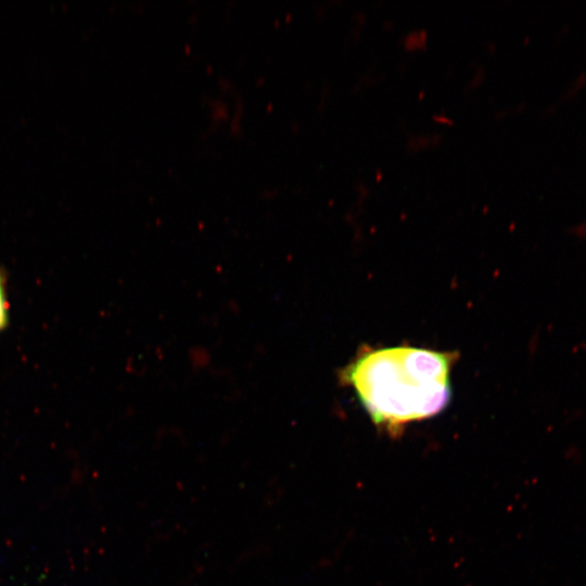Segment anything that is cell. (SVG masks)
<instances>
[{"instance_id": "1", "label": "cell", "mask_w": 586, "mask_h": 586, "mask_svg": "<svg viewBox=\"0 0 586 586\" xmlns=\"http://www.w3.org/2000/svg\"><path fill=\"white\" fill-rule=\"evenodd\" d=\"M457 355L412 346L362 349L341 372L375 426L395 435L440 413L451 396Z\"/></svg>"}, {"instance_id": "2", "label": "cell", "mask_w": 586, "mask_h": 586, "mask_svg": "<svg viewBox=\"0 0 586 586\" xmlns=\"http://www.w3.org/2000/svg\"><path fill=\"white\" fill-rule=\"evenodd\" d=\"M9 324V301L7 292V279L2 269H0V331Z\"/></svg>"}]
</instances>
